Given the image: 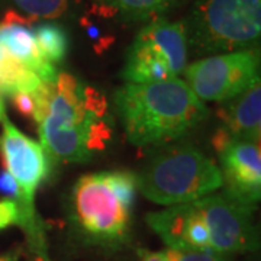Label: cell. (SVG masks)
I'll return each mask as SVG.
<instances>
[{
	"mask_svg": "<svg viewBox=\"0 0 261 261\" xmlns=\"http://www.w3.org/2000/svg\"><path fill=\"white\" fill-rule=\"evenodd\" d=\"M41 83L42 80L28 65L0 45V93L13 96L22 92H35Z\"/></svg>",
	"mask_w": 261,
	"mask_h": 261,
	"instance_id": "9a60e30c",
	"label": "cell"
},
{
	"mask_svg": "<svg viewBox=\"0 0 261 261\" xmlns=\"http://www.w3.org/2000/svg\"><path fill=\"white\" fill-rule=\"evenodd\" d=\"M209 233L211 250L221 254L255 251L258 238L252 224L254 207L226 193L207 195L193 202Z\"/></svg>",
	"mask_w": 261,
	"mask_h": 261,
	"instance_id": "ba28073f",
	"label": "cell"
},
{
	"mask_svg": "<svg viewBox=\"0 0 261 261\" xmlns=\"http://www.w3.org/2000/svg\"><path fill=\"white\" fill-rule=\"evenodd\" d=\"M219 111L224 129L233 140L260 142L261 130V87L260 82L247 92L228 100Z\"/></svg>",
	"mask_w": 261,
	"mask_h": 261,
	"instance_id": "7c38bea8",
	"label": "cell"
},
{
	"mask_svg": "<svg viewBox=\"0 0 261 261\" xmlns=\"http://www.w3.org/2000/svg\"><path fill=\"white\" fill-rule=\"evenodd\" d=\"M13 100V106L18 109V112L27 118L34 119V113H35V99L32 92H22L10 96Z\"/></svg>",
	"mask_w": 261,
	"mask_h": 261,
	"instance_id": "44dd1931",
	"label": "cell"
},
{
	"mask_svg": "<svg viewBox=\"0 0 261 261\" xmlns=\"http://www.w3.org/2000/svg\"><path fill=\"white\" fill-rule=\"evenodd\" d=\"M83 87L73 74L58 73L47 116L38 125L42 148L65 163H86L111 138L102 118L86 109Z\"/></svg>",
	"mask_w": 261,
	"mask_h": 261,
	"instance_id": "7a4b0ae2",
	"label": "cell"
},
{
	"mask_svg": "<svg viewBox=\"0 0 261 261\" xmlns=\"http://www.w3.org/2000/svg\"><path fill=\"white\" fill-rule=\"evenodd\" d=\"M0 155L6 171L18 183L22 193V209L27 216V229H35L34 197L39 185L47 178L48 159L45 149L37 141L8 121H3V134L0 137Z\"/></svg>",
	"mask_w": 261,
	"mask_h": 261,
	"instance_id": "9c48e42d",
	"label": "cell"
},
{
	"mask_svg": "<svg viewBox=\"0 0 261 261\" xmlns=\"http://www.w3.org/2000/svg\"><path fill=\"white\" fill-rule=\"evenodd\" d=\"M185 28L187 45L200 54L255 48L261 35V0H199Z\"/></svg>",
	"mask_w": 261,
	"mask_h": 261,
	"instance_id": "277c9868",
	"label": "cell"
},
{
	"mask_svg": "<svg viewBox=\"0 0 261 261\" xmlns=\"http://www.w3.org/2000/svg\"><path fill=\"white\" fill-rule=\"evenodd\" d=\"M130 211L113 192L108 171L87 174L73 189V212L79 228L97 243H121L129 229Z\"/></svg>",
	"mask_w": 261,
	"mask_h": 261,
	"instance_id": "8992f818",
	"label": "cell"
},
{
	"mask_svg": "<svg viewBox=\"0 0 261 261\" xmlns=\"http://www.w3.org/2000/svg\"><path fill=\"white\" fill-rule=\"evenodd\" d=\"M187 49L183 22L154 19L141 29L130 44L122 77L126 83L134 84L176 79L186 68Z\"/></svg>",
	"mask_w": 261,
	"mask_h": 261,
	"instance_id": "5b68a950",
	"label": "cell"
},
{
	"mask_svg": "<svg viewBox=\"0 0 261 261\" xmlns=\"http://www.w3.org/2000/svg\"><path fill=\"white\" fill-rule=\"evenodd\" d=\"M113 109L130 144L161 145L195 130L209 116L203 100L178 77L126 83L115 90Z\"/></svg>",
	"mask_w": 261,
	"mask_h": 261,
	"instance_id": "6da1fadb",
	"label": "cell"
},
{
	"mask_svg": "<svg viewBox=\"0 0 261 261\" xmlns=\"http://www.w3.org/2000/svg\"><path fill=\"white\" fill-rule=\"evenodd\" d=\"M80 25H82L84 28V31H86V35H87L89 39L92 41L96 53L102 54V53H105V51L113 44L115 37H113L112 34L103 32L102 27H99V25L94 22L93 15L83 16L82 20H80Z\"/></svg>",
	"mask_w": 261,
	"mask_h": 261,
	"instance_id": "ac0fdd59",
	"label": "cell"
},
{
	"mask_svg": "<svg viewBox=\"0 0 261 261\" xmlns=\"http://www.w3.org/2000/svg\"><path fill=\"white\" fill-rule=\"evenodd\" d=\"M200 100L228 102L260 82V53L255 48L197 60L183 70Z\"/></svg>",
	"mask_w": 261,
	"mask_h": 261,
	"instance_id": "52a82bcc",
	"label": "cell"
},
{
	"mask_svg": "<svg viewBox=\"0 0 261 261\" xmlns=\"http://www.w3.org/2000/svg\"><path fill=\"white\" fill-rule=\"evenodd\" d=\"M10 225H20L27 228V218L19 202L13 199L0 200V231Z\"/></svg>",
	"mask_w": 261,
	"mask_h": 261,
	"instance_id": "d6986e66",
	"label": "cell"
},
{
	"mask_svg": "<svg viewBox=\"0 0 261 261\" xmlns=\"http://www.w3.org/2000/svg\"><path fill=\"white\" fill-rule=\"evenodd\" d=\"M141 261H170L167 251H148L138 250Z\"/></svg>",
	"mask_w": 261,
	"mask_h": 261,
	"instance_id": "603a6c76",
	"label": "cell"
},
{
	"mask_svg": "<svg viewBox=\"0 0 261 261\" xmlns=\"http://www.w3.org/2000/svg\"><path fill=\"white\" fill-rule=\"evenodd\" d=\"M45 261H47V260H45Z\"/></svg>",
	"mask_w": 261,
	"mask_h": 261,
	"instance_id": "484cf974",
	"label": "cell"
},
{
	"mask_svg": "<svg viewBox=\"0 0 261 261\" xmlns=\"http://www.w3.org/2000/svg\"><path fill=\"white\" fill-rule=\"evenodd\" d=\"M193 203L173 205L160 212H151L145 216L147 224L166 243L168 250H189L187 233L193 216Z\"/></svg>",
	"mask_w": 261,
	"mask_h": 261,
	"instance_id": "4fadbf2b",
	"label": "cell"
},
{
	"mask_svg": "<svg viewBox=\"0 0 261 261\" xmlns=\"http://www.w3.org/2000/svg\"><path fill=\"white\" fill-rule=\"evenodd\" d=\"M15 12L20 16L34 20H47L67 16L71 9L74 0H9Z\"/></svg>",
	"mask_w": 261,
	"mask_h": 261,
	"instance_id": "e0dca14e",
	"label": "cell"
},
{
	"mask_svg": "<svg viewBox=\"0 0 261 261\" xmlns=\"http://www.w3.org/2000/svg\"><path fill=\"white\" fill-rule=\"evenodd\" d=\"M28 19L20 16L15 10H9L0 22V45L10 56L27 64L44 83H56V67L45 61L37 47V41L28 28Z\"/></svg>",
	"mask_w": 261,
	"mask_h": 261,
	"instance_id": "8fae6325",
	"label": "cell"
},
{
	"mask_svg": "<svg viewBox=\"0 0 261 261\" xmlns=\"http://www.w3.org/2000/svg\"><path fill=\"white\" fill-rule=\"evenodd\" d=\"M6 119V111H5V103L0 97V121H5Z\"/></svg>",
	"mask_w": 261,
	"mask_h": 261,
	"instance_id": "cb8c5ba5",
	"label": "cell"
},
{
	"mask_svg": "<svg viewBox=\"0 0 261 261\" xmlns=\"http://www.w3.org/2000/svg\"><path fill=\"white\" fill-rule=\"evenodd\" d=\"M0 261H16V258L13 255H3L0 257Z\"/></svg>",
	"mask_w": 261,
	"mask_h": 261,
	"instance_id": "d4e9b609",
	"label": "cell"
},
{
	"mask_svg": "<svg viewBox=\"0 0 261 261\" xmlns=\"http://www.w3.org/2000/svg\"><path fill=\"white\" fill-rule=\"evenodd\" d=\"M137 181L142 195L164 206L190 203L222 187L219 167L189 145L160 152L137 176Z\"/></svg>",
	"mask_w": 261,
	"mask_h": 261,
	"instance_id": "3957f363",
	"label": "cell"
},
{
	"mask_svg": "<svg viewBox=\"0 0 261 261\" xmlns=\"http://www.w3.org/2000/svg\"><path fill=\"white\" fill-rule=\"evenodd\" d=\"M170 261H229L226 254L214 250H167Z\"/></svg>",
	"mask_w": 261,
	"mask_h": 261,
	"instance_id": "ffe728a7",
	"label": "cell"
},
{
	"mask_svg": "<svg viewBox=\"0 0 261 261\" xmlns=\"http://www.w3.org/2000/svg\"><path fill=\"white\" fill-rule=\"evenodd\" d=\"M218 152L225 193L254 207L261 197L260 142L232 140Z\"/></svg>",
	"mask_w": 261,
	"mask_h": 261,
	"instance_id": "30bf717a",
	"label": "cell"
},
{
	"mask_svg": "<svg viewBox=\"0 0 261 261\" xmlns=\"http://www.w3.org/2000/svg\"><path fill=\"white\" fill-rule=\"evenodd\" d=\"M32 34L39 54L49 64H58L67 57L70 39L63 25L56 22H41L34 27Z\"/></svg>",
	"mask_w": 261,
	"mask_h": 261,
	"instance_id": "2e32d148",
	"label": "cell"
},
{
	"mask_svg": "<svg viewBox=\"0 0 261 261\" xmlns=\"http://www.w3.org/2000/svg\"><path fill=\"white\" fill-rule=\"evenodd\" d=\"M93 10L105 18L142 22L163 18L181 0H92Z\"/></svg>",
	"mask_w": 261,
	"mask_h": 261,
	"instance_id": "5bb4252c",
	"label": "cell"
},
{
	"mask_svg": "<svg viewBox=\"0 0 261 261\" xmlns=\"http://www.w3.org/2000/svg\"><path fill=\"white\" fill-rule=\"evenodd\" d=\"M0 192L5 193V195L12 196L13 200L19 202L20 206H22V193H20V189H19L18 183L15 181V178L12 177L8 171H2L0 173Z\"/></svg>",
	"mask_w": 261,
	"mask_h": 261,
	"instance_id": "7402d4cb",
	"label": "cell"
}]
</instances>
